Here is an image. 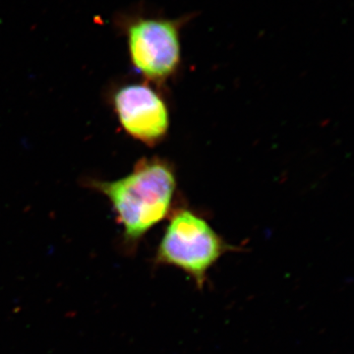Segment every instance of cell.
Returning <instances> with one entry per match:
<instances>
[{
  "instance_id": "3957f363",
  "label": "cell",
  "mask_w": 354,
  "mask_h": 354,
  "mask_svg": "<svg viewBox=\"0 0 354 354\" xmlns=\"http://www.w3.org/2000/svg\"><path fill=\"white\" fill-rule=\"evenodd\" d=\"M191 16L169 18L133 14L125 18L123 31L134 69L148 82L162 85L176 75L183 60L181 35Z\"/></svg>"
},
{
  "instance_id": "277c9868",
  "label": "cell",
  "mask_w": 354,
  "mask_h": 354,
  "mask_svg": "<svg viewBox=\"0 0 354 354\" xmlns=\"http://www.w3.org/2000/svg\"><path fill=\"white\" fill-rule=\"evenodd\" d=\"M113 106L128 135L149 146L162 141L169 129V113L162 95L148 84H127L113 95Z\"/></svg>"
},
{
  "instance_id": "6da1fadb",
  "label": "cell",
  "mask_w": 354,
  "mask_h": 354,
  "mask_svg": "<svg viewBox=\"0 0 354 354\" xmlns=\"http://www.w3.org/2000/svg\"><path fill=\"white\" fill-rule=\"evenodd\" d=\"M91 187L113 205L127 241L136 243L171 216L176 191L174 167L160 158H143L128 176L113 181H91Z\"/></svg>"
},
{
  "instance_id": "7a4b0ae2",
  "label": "cell",
  "mask_w": 354,
  "mask_h": 354,
  "mask_svg": "<svg viewBox=\"0 0 354 354\" xmlns=\"http://www.w3.org/2000/svg\"><path fill=\"white\" fill-rule=\"evenodd\" d=\"M235 250L236 247L225 241L199 214L177 208L169 216L155 261L158 265L181 270L202 290L209 270L225 254Z\"/></svg>"
}]
</instances>
